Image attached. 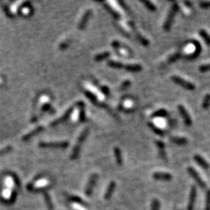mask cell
Listing matches in <instances>:
<instances>
[{
	"label": "cell",
	"instance_id": "6da1fadb",
	"mask_svg": "<svg viewBox=\"0 0 210 210\" xmlns=\"http://www.w3.org/2000/svg\"><path fill=\"white\" fill-rule=\"evenodd\" d=\"M88 128H86V129L81 132V134H80V136H79L78 139H77V144H76V146L73 148V153H72L71 156H70L71 160H76V159H77L79 157V155H80V149H81V146L82 145H83V143L84 142V141L86 140V139H87V136H88Z\"/></svg>",
	"mask_w": 210,
	"mask_h": 210
},
{
	"label": "cell",
	"instance_id": "7a4b0ae2",
	"mask_svg": "<svg viewBox=\"0 0 210 210\" xmlns=\"http://www.w3.org/2000/svg\"><path fill=\"white\" fill-rule=\"evenodd\" d=\"M179 10V5L177 2H174L173 5H172L171 8H170V11L168 12V15L167 16V19L165 20L164 23H163V29L166 30V31H168L169 30H170L171 28L172 24H173V22H174V16H176L177 12Z\"/></svg>",
	"mask_w": 210,
	"mask_h": 210
},
{
	"label": "cell",
	"instance_id": "3957f363",
	"mask_svg": "<svg viewBox=\"0 0 210 210\" xmlns=\"http://www.w3.org/2000/svg\"><path fill=\"white\" fill-rule=\"evenodd\" d=\"M172 81L174 82V84H176L177 85L180 86L182 88L185 89L187 91H192L195 90V86L191 83V82H188L187 80H185L184 79L181 78L180 77H177V76H173L171 77Z\"/></svg>",
	"mask_w": 210,
	"mask_h": 210
},
{
	"label": "cell",
	"instance_id": "277c9868",
	"mask_svg": "<svg viewBox=\"0 0 210 210\" xmlns=\"http://www.w3.org/2000/svg\"><path fill=\"white\" fill-rule=\"evenodd\" d=\"M187 173H188V174L194 179V181H195V182L198 184V186H199L201 188L204 189V188L206 187V184H205V181H203V179L200 177L199 174L197 172V170H195V169H194L191 167H187Z\"/></svg>",
	"mask_w": 210,
	"mask_h": 210
},
{
	"label": "cell",
	"instance_id": "5b68a950",
	"mask_svg": "<svg viewBox=\"0 0 210 210\" xmlns=\"http://www.w3.org/2000/svg\"><path fill=\"white\" fill-rule=\"evenodd\" d=\"M68 146V142H41L39 143L41 148H66Z\"/></svg>",
	"mask_w": 210,
	"mask_h": 210
},
{
	"label": "cell",
	"instance_id": "8992f818",
	"mask_svg": "<svg viewBox=\"0 0 210 210\" xmlns=\"http://www.w3.org/2000/svg\"><path fill=\"white\" fill-rule=\"evenodd\" d=\"M177 109H178L180 115H181L183 120H184V124L187 126H191V124H192V121H191V116H190L189 113L186 110V108L183 105H181V104H179L178 107H177Z\"/></svg>",
	"mask_w": 210,
	"mask_h": 210
},
{
	"label": "cell",
	"instance_id": "52a82bcc",
	"mask_svg": "<svg viewBox=\"0 0 210 210\" xmlns=\"http://www.w3.org/2000/svg\"><path fill=\"white\" fill-rule=\"evenodd\" d=\"M97 178H98L97 174H93L91 176V177H90V179H89L88 184H87V187H86V190H85V193L87 196H91V194L93 193L94 186H95L96 183H97Z\"/></svg>",
	"mask_w": 210,
	"mask_h": 210
},
{
	"label": "cell",
	"instance_id": "ba28073f",
	"mask_svg": "<svg viewBox=\"0 0 210 210\" xmlns=\"http://www.w3.org/2000/svg\"><path fill=\"white\" fill-rule=\"evenodd\" d=\"M197 190L195 186H192L191 188L189 194V199H188V203H187V210H193L195 203V199H196Z\"/></svg>",
	"mask_w": 210,
	"mask_h": 210
},
{
	"label": "cell",
	"instance_id": "9c48e42d",
	"mask_svg": "<svg viewBox=\"0 0 210 210\" xmlns=\"http://www.w3.org/2000/svg\"><path fill=\"white\" fill-rule=\"evenodd\" d=\"M73 109H74V108H69V109L66 111V113H65L64 115H62V116H61L59 118H58L57 120H55V121H54V122H52V123L51 124V126H52V127L56 126V125H59V124L62 123V122H65V121H66V120H67L69 118V117L70 115H71V114L73 113Z\"/></svg>",
	"mask_w": 210,
	"mask_h": 210
},
{
	"label": "cell",
	"instance_id": "30bf717a",
	"mask_svg": "<svg viewBox=\"0 0 210 210\" xmlns=\"http://www.w3.org/2000/svg\"><path fill=\"white\" fill-rule=\"evenodd\" d=\"M153 177L156 180L160 181H170L172 179V175L166 172H155L153 174Z\"/></svg>",
	"mask_w": 210,
	"mask_h": 210
},
{
	"label": "cell",
	"instance_id": "8fae6325",
	"mask_svg": "<svg viewBox=\"0 0 210 210\" xmlns=\"http://www.w3.org/2000/svg\"><path fill=\"white\" fill-rule=\"evenodd\" d=\"M91 12H92V11H91V9H88V10L86 11L85 13H84V16H83V17H82L81 20H80V23H79V29L84 30V28H85V27L87 26V22H88L89 19H90V17H91Z\"/></svg>",
	"mask_w": 210,
	"mask_h": 210
},
{
	"label": "cell",
	"instance_id": "7c38bea8",
	"mask_svg": "<svg viewBox=\"0 0 210 210\" xmlns=\"http://www.w3.org/2000/svg\"><path fill=\"white\" fill-rule=\"evenodd\" d=\"M194 161L196 162V163L199 165L200 167H202V168L208 169V167H209V164H208V162H207L206 160L202 157V156H200V155H198V154L194 155Z\"/></svg>",
	"mask_w": 210,
	"mask_h": 210
},
{
	"label": "cell",
	"instance_id": "4fadbf2b",
	"mask_svg": "<svg viewBox=\"0 0 210 210\" xmlns=\"http://www.w3.org/2000/svg\"><path fill=\"white\" fill-rule=\"evenodd\" d=\"M115 186H116V184H115V181H111V182L110 183L108 188H107L106 192H105V195H104L105 199H109V198L112 196V194H113L114 191H115Z\"/></svg>",
	"mask_w": 210,
	"mask_h": 210
},
{
	"label": "cell",
	"instance_id": "5bb4252c",
	"mask_svg": "<svg viewBox=\"0 0 210 210\" xmlns=\"http://www.w3.org/2000/svg\"><path fill=\"white\" fill-rule=\"evenodd\" d=\"M198 34H199V35L201 36V38L203 39V41L205 42V44H206L207 45L210 46V34H208V32L204 29L199 30Z\"/></svg>",
	"mask_w": 210,
	"mask_h": 210
},
{
	"label": "cell",
	"instance_id": "9a60e30c",
	"mask_svg": "<svg viewBox=\"0 0 210 210\" xmlns=\"http://www.w3.org/2000/svg\"><path fill=\"white\" fill-rule=\"evenodd\" d=\"M125 69L129 72H132V73H137V72H140L142 70V66L140 65H136V64H131L127 65L125 66Z\"/></svg>",
	"mask_w": 210,
	"mask_h": 210
},
{
	"label": "cell",
	"instance_id": "2e32d148",
	"mask_svg": "<svg viewBox=\"0 0 210 210\" xmlns=\"http://www.w3.org/2000/svg\"><path fill=\"white\" fill-rule=\"evenodd\" d=\"M78 106L80 108V122H84L86 121V115H85V105L84 102H79Z\"/></svg>",
	"mask_w": 210,
	"mask_h": 210
},
{
	"label": "cell",
	"instance_id": "e0dca14e",
	"mask_svg": "<svg viewBox=\"0 0 210 210\" xmlns=\"http://www.w3.org/2000/svg\"><path fill=\"white\" fill-rule=\"evenodd\" d=\"M156 146L159 148V153L162 158H166V153H165V144L162 141H156Z\"/></svg>",
	"mask_w": 210,
	"mask_h": 210
},
{
	"label": "cell",
	"instance_id": "ac0fdd59",
	"mask_svg": "<svg viewBox=\"0 0 210 210\" xmlns=\"http://www.w3.org/2000/svg\"><path fill=\"white\" fill-rule=\"evenodd\" d=\"M114 153H115V160H116L117 163L119 165H122L123 160H122V155L121 149L118 147H115V149H114Z\"/></svg>",
	"mask_w": 210,
	"mask_h": 210
},
{
	"label": "cell",
	"instance_id": "d6986e66",
	"mask_svg": "<svg viewBox=\"0 0 210 210\" xmlns=\"http://www.w3.org/2000/svg\"><path fill=\"white\" fill-rule=\"evenodd\" d=\"M170 140L175 144L180 145V146H184V145H186L187 143V139L183 137H172Z\"/></svg>",
	"mask_w": 210,
	"mask_h": 210
},
{
	"label": "cell",
	"instance_id": "ffe728a7",
	"mask_svg": "<svg viewBox=\"0 0 210 210\" xmlns=\"http://www.w3.org/2000/svg\"><path fill=\"white\" fill-rule=\"evenodd\" d=\"M110 55H111V53H110V52H103V53H100V54L97 55L94 57V60L97 62L102 61V60H104V59H108Z\"/></svg>",
	"mask_w": 210,
	"mask_h": 210
},
{
	"label": "cell",
	"instance_id": "44dd1931",
	"mask_svg": "<svg viewBox=\"0 0 210 210\" xmlns=\"http://www.w3.org/2000/svg\"><path fill=\"white\" fill-rule=\"evenodd\" d=\"M44 128L42 126H39L37 127V128H36V129H34V131H32L31 132H30L29 134H27L26 136H25L24 139H30L31 137H33L34 136H35V135H37V134L40 133V132H41L42 131H43Z\"/></svg>",
	"mask_w": 210,
	"mask_h": 210
},
{
	"label": "cell",
	"instance_id": "7402d4cb",
	"mask_svg": "<svg viewBox=\"0 0 210 210\" xmlns=\"http://www.w3.org/2000/svg\"><path fill=\"white\" fill-rule=\"evenodd\" d=\"M148 125H149V128H150V129H151L152 130H153L156 134H157V135H159V136H161L164 135V132H163V131L162 130V129H160V128H158L157 126H156V125H155L153 123H150V122H149Z\"/></svg>",
	"mask_w": 210,
	"mask_h": 210
},
{
	"label": "cell",
	"instance_id": "603a6c76",
	"mask_svg": "<svg viewBox=\"0 0 210 210\" xmlns=\"http://www.w3.org/2000/svg\"><path fill=\"white\" fill-rule=\"evenodd\" d=\"M167 115V111L165 109H160L158 111H155L153 114L152 116L153 118H163V117H166Z\"/></svg>",
	"mask_w": 210,
	"mask_h": 210
},
{
	"label": "cell",
	"instance_id": "cb8c5ba5",
	"mask_svg": "<svg viewBox=\"0 0 210 210\" xmlns=\"http://www.w3.org/2000/svg\"><path fill=\"white\" fill-rule=\"evenodd\" d=\"M210 106V94H207L204 97L202 104H201V107L205 110L208 109Z\"/></svg>",
	"mask_w": 210,
	"mask_h": 210
},
{
	"label": "cell",
	"instance_id": "d4e9b609",
	"mask_svg": "<svg viewBox=\"0 0 210 210\" xmlns=\"http://www.w3.org/2000/svg\"><path fill=\"white\" fill-rule=\"evenodd\" d=\"M141 2H142V3L144 4L145 6L150 11H153V12H154V11L156 10V7L155 6L154 4L152 3L151 2H149V1H147V0H142Z\"/></svg>",
	"mask_w": 210,
	"mask_h": 210
},
{
	"label": "cell",
	"instance_id": "484cf974",
	"mask_svg": "<svg viewBox=\"0 0 210 210\" xmlns=\"http://www.w3.org/2000/svg\"><path fill=\"white\" fill-rule=\"evenodd\" d=\"M194 45L195 46V52L191 55V57L196 58L197 55H198V54H200V52H201V46L200 45V44L198 43V41H194Z\"/></svg>",
	"mask_w": 210,
	"mask_h": 210
},
{
	"label": "cell",
	"instance_id": "4316f807",
	"mask_svg": "<svg viewBox=\"0 0 210 210\" xmlns=\"http://www.w3.org/2000/svg\"><path fill=\"white\" fill-rule=\"evenodd\" d=\"M84 93H85V95L87 96V97L89 98V100L91 101L92 103H94V104H97V97H96L95 95H94V94H92L91 92H90V91H84Z\"/></svg>",
	"mask_w": 210,
	"mask_h": 210
},
{
	"label": "cell",
	"instance_id": "83f0119b",
	"mask_svg": "<svg viewBox=\"0 0 210 210\" xmlns=\"http://www.w3.org/2000/svg\"><path fill=\"white\" fill-rule=\"evenodd\" d=\"M108 64L109 66H111V67H112V68H115V69H121V68H122V67H125V66H124L122 63L119 62L112 61V60L108 62Z\"/></svg>",
	"mask_w": 210,
	"mask_h": 210
},
{
	"label": "cell",
	"instance_id": "f1b7e54d",
	"mask_svg": "<svg viewBox=\"0 0 210 210\" xmlns=\"http://www.w3.org/2000/svg\"><path fill=\"white\" fill-rule=\"evenodd\" d=\"M44 199H45V202L46 205H47L48 208L49 209H53V205H52V199H51L50 196L48 193H44Z\"/></svg>",
	"mask_w": 210,
	"mask_h": 210
},
{
	"label": "cell",
	"instance_id": "f546056e",
	"mask_svg": "<svg viewBox=\"0 0 210 210\" xmlns=\"http://www.w3.org/2000/svg\"><path fill=\"white\" fill-rule=\"evenodd\" d=\"M205 210H210V190H207L205 194Z\"/></svg>",
	"mask_w": 210,
	"mask_h": 210
},
{
	"label": "cell",
	"instance_id": "4dcf8cb0",
	"mask_svg": "<svg viewBox=\"0 0 210 210\" xmlns=\"http://www.w3.org/2000/svg\"><path fill=\"white\" fill-rule=\"evenodd\" d=\"M136 36H137L138 39H139V41H140V43L142 44V45L144 46H148L149 45V41L147 40V39H146L143 36H142V35L140 34H136Z\"/></svg>",
	"mask_w": 210,
	"mask_h": 210
},
{
	"label": "cell",
	"instance_id": "1f68e13d",
	"mask_svg": "<svg viewBox=\"0 0 210 210\" xmlns=\"http://www.w3.org/2000/svg\"><path fill=\"white\" fill-rule=\"evenodd\" d=\"M160 203L159 200L153 199L151 203V210H160Z\"/></svg>",
	"mask_w": 210,
	"mask_h": 210
},
{
	"label": "cell",
	"instance_id": "d6a6232c",
	"mask_svg": "<svg viewBox=\"0 0 210 210\" xmlns=\"http://www.w3.org/2000/svg\"><path fill=\"white\" fill-rule=\"evenodd\" d=\"M199 71L201 72V73H206V72H209L210 71V63L200 66Z\"/></svg>",
	"mask_w": 210,
	"mask_h": 210
},
{
	"label": "cell",
	"instance_id": "836d02e7",
	"mask_svg": "<svg viewBox=\"0 0 210 210\" xmlns=\"http://www.w3.org/2000/svg\"><path fill=\"white\" fill-rule=\"evenodd\" d=\"M69 200H71L72 201L77 202V203H78V204H83V205H84V204H85V202H84V201H83L81 198H79V197L70 195V196H69Z\"/></svg>",
	"mask_w": 210,
	"mask_h": 210
},
{
	"label": "cell",
	"instance_id": "e575fe53",
	"mask_svg": "<svg viewBox=\"0 0 210 210\" xmlns=\"http://www.w3.org/2000/svg\"><path fill=\"white\" fill-rule=\"evenodd\" d=\"M104 6H105V8H106L107 9H108V11L110 12V13L113 16H115V18H118L119 17V16H118V14L116 12H115V10H113V9L111 8V7H110V5H107L106 3H104Z\"/></svg>",
	"mask_w": 210,
	"mask_h": 210
},
{
	"label": "cell",
	"instance_id": "d590c367",
	"mask_svg": "<svg viewBox=\"0 0 210 210\" xmlns=\"http://www.w3.org/2000/svg\"><path fill=\"white\" fill-rule=\"evenodd\" d=\"M199 5L201 9H210V1H208V2L202 1V2H201L199 3Z\"/></svg>",
	"mask_w": 210,
	"mask_h": 210
},
{
	"label": "cell",
	"instance_id": "8d00e7d4",
	"mask_svg": "<svg viewBox=\"0 0 210 210\" xmlns=\"http://www.w3.org/2000/svg\"><path fill=\"white\" fill-rule=\"evenodd\" d=\"M180 54H174V55H171L170 56V58H169V59H168V62H174V61H176V60H177V59L180 58Z\"/></svg>",
	"mask_w": 210,
	"mask_h": 210
},
{
	"label": "cell",
	"instance_id": "74e56055",
	"mask_svg": "<svg viewBox=\"0 0 210 210\" xmlns=\"http://www.w3.org/2000/svg\"><path fill=\"white\" fill-rule=\"evenodd\" d=\"M131 84V82L129 81V80H125V82H124L123 84L121 85V90H125V89H126L127 87H129V86H130Z\"/></svg>",
	"mask_w": 210,
	"mask_h": 210
},
{
	"label": "cell",
	"instance_id": "f35d334b",
	"mask_svg": "<svg viewBox=\"0 0 210 210\" xmlns=\"http://www.w3.org/2000/svg\"><path fill=\"white\" fill-rule=\"evenodd\" d=\"M101 91H102V92L104 93L105 95L107 96H109L110 95V91H109V89L107 87H105V86H104V87H101Z\"/></svg>",
	"mask_w": 210,
	"mask_h": 210
},
{
	"label": "cell",
	"instance_id": "ab89813d",
	"mask_svg": "<svg viewBox=\"0 0 210 210\" xmlns=\"http://www.w3.org/2000/svg\"><path fill=\"white\" fill-rule=\"evenodd\" d=\"M69 45V41L62 42V43L60 44V46H59V48L62 49V50H63V49H66Z\"/></svg>",
	"mask_w": 210,
	"mask_h": 210
},
{
	"label": "cell",
	"instance_id": "60d3db41",
	"mask_svg": "<svg viewBox=\"0 0 210 210\" xmlns=\"http://www.w3.org/2000/svg\"><path fill=\"white\" fill-rule=\"evenodd\" d=\"M112 46L114 48H118L120 46V43L118 41H115L112 42Z\"/></svg>",
	"mask_w": 210,
	"mask_h": 210
},
{
	"label": "cell",
	"instance_id": "b9f144b4",
	"mask_svg": "<svg viewBox=\"0 0 210 210\" xmlns=\"http://www.w3.org/2000/svg\"><path fill=\"white\" fill-rule=\"evenodd\" d=\"M51 108V106L49 105V104H44L43 106V108H42V111H48V110H49Z\"/></svg>",
	"mask_w": 210,
	"mask_h": 210
},
{
	"label": "cell",
	"instance_id": "7bdbcfd3",
	"mask_svg": "<svg viewBox=\"0 0 210 210\" xmlns=\"http://www.w3.org/2000/svg\"><path fill=\"white\" fill-rule=\"evenodd\" d=\"M185 4L187 5H189V7L191 6V2H185Z\"/></svg>",
	"mask_w": 210,
	"mask_h": 210
}]
</instances>
